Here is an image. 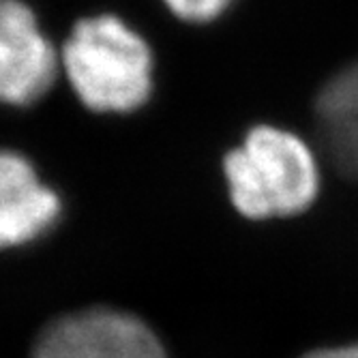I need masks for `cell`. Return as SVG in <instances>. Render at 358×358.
<instances>
[{
    "label": "cell",
    "mask_w": 358,
    "mask_h": 358,
    "mask_svg": "<svg viewBox=\"0 0 358 358\" xmlns=\"http://www.w3.org/2000/svg\"><path fill=\"white\" fill-rule=\"evenodd\" d=\"M62 62L80 101L94 112H131L150 96V48L114 15L78 22Z\"/></svg>",
    "instance_id": "1"
},
{
    "label": "cell",
    "mask_w": 358,
    "mask_h": 358,
    "mask_svg": "<svg viewBox=\"0 0 358 358\" xmlns=\"http://www.w3.org/2000/svg\"><path fill=\"white\" fill-rule=\"evenodd\" d=\"M236 210L249 219L289 217L311 206L320 189L317 164L307 144L275 127H255L223 161Z\"/></svg>",
    "instance_id": "2"
},
{
    "label": "cell",
    "mask_w": 358,
    "mask_h": 358,
    "mask_svg": "<svg viewBox=\"0 0 358 358\" xmlns=\"http://www.w3.org/2000/svg\"><path fill=\"white\" fill-rule=\"evenodd\" d=\"M35 358H168L155 333L134 315L86 309L43 331Z\"/></svg>",
    "instance_id": "3"
},
{
    "label": "cell",
    "mask_w": 358,
    "mask_h": 358,
    "mask_svg": "<svg viewBox=\"0 0 358 358\" xmlns=\"http://www.w3.org/2000/svg\"><path fill=\"white\" fill-rule=\"evenodd\" d=\"M58 56L20 0H0V101L30 106L52 88Z\"/></svg>",
    "instance_id": "4"
},
{
    "label": "cell",
    "mask_w": 358,
    "mask_h": 358,
    "mask_svg": "<svg viewBox=\"0 0 358 358\" xmlns=\"http://www.w3.org/2000/svg\"><path fill=\"white\" fill-rule=\"evenodd\" d=\"M60 202L39 180L30 161L0 150V247L37 238L56 221Z\"/></svg>",
    "instance_id": "5"
},
{
    "label": "cell",
    "mask_w": 358,
    "mask_h": 358,
    "mask_svg": "<svg viewBox=\"0 0 358 358\" xmlns=\"http://www.w3.org/2000/svg\"><path fill=\"white\" fill-rule=\"evenodd\" d=\"M315 136L331 166L358 180V62L322 88L315 101Z\"/></svg>",
    "instance_id": "6"
},
{
    "label": "cell",
    "mask_w": 358,
    "mask_h": 358,
    "mask_svg": "<svg viewBox=\"0 0 358 358\" xmlns=\"http://www.w3.org/2000/svg\"><path fill=\"white\" fill-rule=\"evenodd\" d=\"M232 0H166L174 15L187 22H208L217 17Z\"/></svg>",
    "instance_id": "7"
},
{
    "label": "cell",
    "mask_w": 358,
    "mask_h": 358,
    "mask_svg": "<svg viewBox=\"0 0 358 358\" xmlns=\"http://www.w3.org/2000/svg\"><path fill=\"white\" fill-rule=\"evenodd\" d=\"M303 358H358V343L356 345H343V348H324L305 354Z\"/></svg>",
    "instance_id": "8"
}]
</instances>
